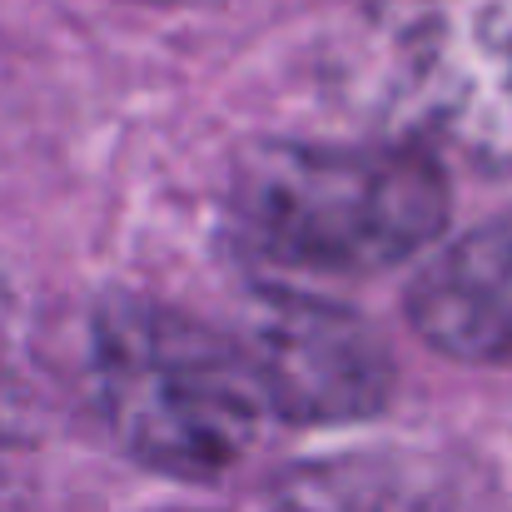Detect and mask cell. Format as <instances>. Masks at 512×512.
Segmentation results:
<instances>
[{
	"mask_svg": "<svg viewBox=\"0 0 512 512\" xmlns=\"http://www.w3.org/2000/svg\"><path fill=\"white\" fill-rule=\"evenodd\" d=\"M329 65L373 140L512 174V0H358Z\"/></svg>",
	"mask_w": 512,
	"mask_h": 512,
	"instance_id": "obj_1",
	"label": "cell"
},
{
	"mask_svg": "<svg viewBox=\"0 0 512 512\" xmlns=\"http://www.w3.org/2000/svg\"><path fill=\"white\" fill-rule=\"evenodd\" d=\"M448 224V170L388 140H264L229 179V229L249 264L363 279L428 249Z\"/></svg>",
	"mask_w": 512,
	"mask_h": 512,
	"instance_id": "obj_2",
	"label": "cell"
},
{
	"mask_svg": "<svg viewBox=\"0 0 512 512\" xmlns=\"http://www.w3.org/2000/svg\"><path fill=\"white\" fill-rule=\"evenodd\" d=\"M90 388L135 463L189 483L234 473L269 418L239 339L145 294L100 299Z\"/></svg>",
	"mask_w": 512,
	"mask_h": 512,
	"instance_id": "obj_3",
	"label": "cell"
},
{
	"mask_svg": "<svg viewBox=\"0 0 512 512\" xmlns=\"http://www.w3.org/2000/svg\"><path fill=\"white\" fill-rule=\"evenodd\" d=\"M239 348L269 413L289 423H358L393 398V353L368 319L329 299L269 289L239 324Z\"/></svg>",
	"mask_w": 512,
	"mask_h": 512,
	"instance_id": "obj_4",
	"label": "cell"
},
{
	"mask_svg": "<svg viewBox=\"0 0 512 512\" xmlns=\"http://www.w3.org/2000/svg\"><path fill=\"white\" fill-rule=\"evenodd\" d=\"M269 512H493V503L458 458L373 448L294 463L269 488Z\"/></svg>",
	"mask_w": 512,
	"mask_h": 512,
	"instance_id": "obj_5",
	"label": "cell"
},
{
	"mask_svg": "<svg viewBox=\"0 0 512 512\" xmlns=\"http://www.w3.org/2000/svg\"><path fill=\"white\" fill-rule=\"evenodd\" d=\"M408 319L458 363H512V214L478 224L413 279Z\"/></svg>",
	"mask_w": 512,
	"mask_h": 512,
	"instance_id": "obj_6",
	"label": "cell"
},
{
	"mask_svg": "<svg viewBox=\"0 0 512 512\" xmlns=\"http://www.w3.org/2000/svg\"><path fill=\"white\" fill-rule=\"evenodd\" d=\"M50 403L30 343L25 289L15 284L10 264H0V443H35L45 433Z\"/></svg>",
	"mask_w": 512,
	"mask_h": 512,
	"instance_id": "obj_7",
	"label": "cell"
},
{
	"mask_svg": "<svg viewBox=\"0 0 512 512\" xmlns=\"http://www.w3.org/2000/svg\"><path fill=\"white\" fill-rule=\"evenodd\" d=\"M0 512H15V493H10V478L0 473Z\"/></svg>",
	"mask_w": 512,
	"mask_h": 512,
	"instance_id": "obj_8",
	"label": "cell"
},
{
	"mask_svg": "<svg viewBox=\"0 0 512 512\" xmlns=\"http://www.w3.org/2000/svg\"><path fill=\"white\" fill-rule=\"evenodd\" d=\"M135 5H174V0H135Z\"/></svg>",
	"mask_w": 512,
	"mask_h": 512,
	"instance_id": "obj_9",
	"label": "cell"
}]
</instances>
